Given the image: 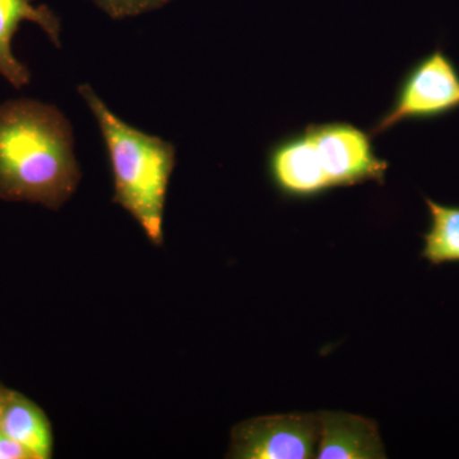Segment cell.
Listing matches in <instances>:
<instances>
[{"mask_svg": "<svg viewBox=\"0 0 459 459\" xmlns=\"http://www.w3.org/2000/svg\"><path fill=\"white\" fill-rule=\"evenodd\" d=\"M267 169L274 188L287 198L309 199L329 192L304 129L271 147Z\"/></svg>", "mask_w": 459, "mask_h": 459, "instance_id": "obj_6", "label": "cell"}, {"mask_svg": "<svg viewBox=\"0 0 459 459\" xmlns=\"http://www.w3.org/2000/svg\"><path fill=\"white\" fill-rule=\"evenodd\" d=\"M314 162L328 189L374 181L383 184L389 164L377 157L370 134L350 123L310 124L304 128Z\"/></svg>", "mask_w": 459, "mask_h": 459, "instance_id": "obj_4", "label": "cell"}, {"mask_svg": "<svg viewBox=\"0 0 459 459\" xmlns=\"http://www.w3.org/2000/svg\"><path fill=\"white\" fill-rule=\"evenodd\" d=\"M78 92L92 111L107 148L114 204L131 214L151 243L161 246L166 195L177 165L174 144L124 122L90 84H80Z\"/></svg>", "mask_w": 459, "mask_h": 459, "instance_id": "obj_2", "label": "cell"}, {"mask_svg": "<svg viewBox=\"0 0 459 459\" xmlns=\"http://www.w3.org/2000/svg\"><path fill=\"white\" fill-rule=\"evenodd\" d=\"M318 459H383L385 446L377 425L364 416L320 412Z\"/></svg>", "mask_w": 459, "mask_h": 459, "instance_id": "obj_8", "label": "cell"}, {"mask_svg": "<svg viewBox=\"0 0 459 459\" xmlns=\"http://www.w3.org/2000/svg\"><path fill=\"white\" fill-rule=\"evenodd\" d=\"M425 204L430 222L422 235V258L431 265L459 263V205L440 204L430 198H425Z\"/></svg>", "mask_w": 459, "mask_h": 459, "instance_id": "obj_10", "label": "cell"}, {"mask_svg": "<svg viewBox=\"0 0 459 459\" xmlns=\"http://www.w3.org/2000/svg\"><path fill=\"white\" fill-rule=\"evenodd\" d=\"M25 21L40 27L56 48L62 47V21L53 9L35 5L33 0H0V75L16 90L31 82V72L12 50L14 35Z\"/></svg>", "mask_w": 459, "mask_h": 459, "instance_id": "obj_7", "label": "cell"}, {"mask_svg": "<svg viewBox=\"0 0 459 459\" xmlns=\"http://www.w3.org/2000/svg\"><path fill=\"white\" fill-rule=\"evenodd\" d=\"M459 108V71L437 48L411 66L402 78L392 107L376 124L370 137L382 134L406 120H434Z\"/></svg>", "mask_w": 459, "mask_h": 459, "instance_id": "obj_3", "label": "cell"}, {"mask_svg": "<svg viewBox=\"0 0 459 459\" xmlns=\"http://www.w3.org/2000/svg\"><path fill=\"white\" fill-rule=\"evenodd\" d=\"M104 13L113 20L140 16L165 7L172 0H92Z\"/></svg>", "mask_w": 459, "mask_h": 459, "instance_id": "obj_11", "label": "cell"}, {"mask_svg": "<svg viewBox=\"0 0 459 459\" xmlns=\"http://www.w3.org/2000/svg\"><path fill=\"white\" fill-rule=\"evenodd\" d=\"M72 124L32 99L0 104V199L59 210L80 184Z\"/></svg>", "mask_w": 459, "mask_h": 459, "instance_id": "obj_1", "label": "cell"}, {"mask_svg": "<svg viewBox=\"0 0 459 459\" xmlns=\"http://www.w3.org/2000/svg\"><path fill=\"white\" fill-rule=\"evenodd\" d=\"M0 459H33L31 453L0 430Z\"/></svg>", "mask_w": 459, "mask_h": 459, "instance_id": "obj_12", "label": "cell"}, {"mask_svg": "<svg viewBox=\"0 0 459 459\" xmlns=\"http://www.w3.org/2000/svg\"><path fill=\"white\" fill-rule=\"evenodd\" d=\"M0 430L25 446L33 459L51 457L53 434L49 420L25 395L0 389Z\"/></svg>", "mask_w": 459, "mask_h": 459, "instance_id": "obj_9", "label": "cell"}, {"mask_svg": "<svg viewBox=\"0 0 459 459\" xmlns=\"http://www.w3.org/2000/svg\"><path fill=\"white\" fill-rule=\"evenodd\" d=\"M318 439L319 419L314 413L259 416L234 428L228 457L316 458Z\"/></svg>", "mask_w": 459, "mask_h": 459, "instance_id": "obj_5", "label": "cell"}]
</instances>
